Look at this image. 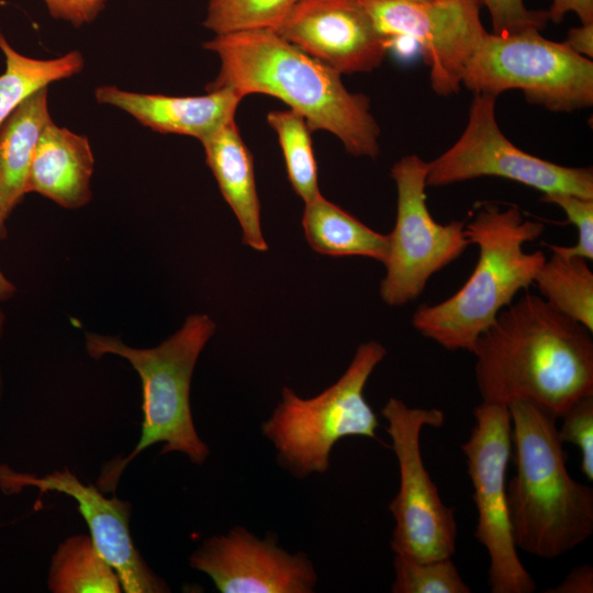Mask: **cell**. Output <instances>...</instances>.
Wrapping results in <instances>:
<instances>
[{
	"label": "cell",
	"mask_w": 593,
	"mask_h": 593,
	"mask_svg": "<svg viewBox=\"0 0 593 593\" xmlns=\"http://www.w3.org/2000/svg\"><path fill=\"white\" fill-rule=\"evenodd\" d=\"M475 424L462 444L478 511L474 532L489 558L492 593H532L536 583L523 566L515 546L506 499V469L512 450V422L505 405L481 402Z\"/></svg>",
	"instance_id": "11"
},
{
	"label": "cell",
	"mask_w": 593,
	"mask_h": 593,
	"mask_svg": "<svg viewBox=\"0 0 593 593\" xmlns=\"http://www.w3.org/2000/svg\"><path fill=\"white\" fill-rule=\"evenodd\" d=\"M216 328L206 314L189 315L169 338L153 348H134L116 336L86 334L88 354L99 359L107 354L126 359L137 371L143 390L142 434L126 458L105 465L97 481L103 492H114L123 469L141 451L164 443L161 454L179 451L201 466L210 455L198 435L190 407V387L197 360Z\"/></svg>",
	"instance_id": "5"
},
{
	"label": "cell",
	"mask_w": 593,
	"mask_h": 593,
	"mask_svg": "<svg viewBox=\"0 0 593 593\" xmlns=\"http://www.w3.org/2000/svg\"><path fill=\"white\" fill-rule=\"evenodd\" d=\"M563 43L574 53L592 59L593 57V23H585L569 30Z\"/></svg>",
	"instance_id": "33"
},
{
	"label": "cell",
	"mask_w": 593,
	"mask_h": 593,
	"mask_svg": "<svg viewBox=\"0 0 593 593\" xmlns=\"http://www.w3.org/2000/svg\"><path fill=\"white\" fill-rule=\"evenodd\" d=\"M393 593H470L450 558L417 560L394 552Z\"/></svg>",
	"instance_id": "26"
},
{
	"label": "cell",
	"mask_w": 593,
	"mask_h": 593,
	"mask_svg": "<svg viewBox=\"0 0 593 593\" xmlns=\"http://www.w3.org/2000/svg\"><path fill=\"white\" fill-rule=\"evenodd\" d=\"M591 334L540 295L524 293L499 313L472 351L482 402L525 401L560 418L593 394Z\"/></svg>",
	"instance_id": "1"
},
{
	"label": "cell",
	"mask_w": 593,
	"mask_h": 593,
	"mask_svg": "<svg viewBox=\"0 0 593 593\" xmlns=\"http://www.w3.org/2000/svg\"><path fill=\"white\" fill-rule=\"evenodd\" d=\"M203 47L220 59L206 91L231 88L243 98H278L301 114L311 132L335 135L347 153L376 158L380 126L363 93L347 90L340 74L282 38L272 30L215 35Z\"/></svg>",
	"instance_id": "2"
},
{
	"label": "cell",
	"mask_w": 593,
	"mask_h": 593,
	"mask_svg": "<svg viewBox=\"0 0 593 593\" xmlns=\"http://www.w3.org/2000/svg\"><path fill=\"white\" fill-rule=\"evenodd\" d=\"M94 156L86 135L51 120L44 127L31 164L27 193H38L65 209H79L92 198Z\"/></svg>",
	"instance_id": "17"
},
{
	"label": "cell",
	"mask_w": 593,
	"mask_h": 593,
	"mask_svg": "<svg viewBox=\"0 0 593 593\" xmlns=\"http://www.w3.org/2000/svg\"><path fill=\"white\" fill-rule=\"evenodd\" d=\"M26 486L37 488L41 494L51 491L65 493L77 502L96 548L116 572L124 592H169L166 583L147 567L134 547L128 527V502L115 496L105 497L97 485L83 484L68 468L35 477L0 466L2 491L16 493Z\"/></svg>",
	"instance_id": "14"
},
{
	"label": "cell",
	"mask_w": 593,
	"mask_h": 593,
	"mask_svg": "<svg viewBox=\"0 0 593 593\" xmlns=\"http://www.w3.org/2000/svg\"><path fill=\"white\" fill-rule=\"evenodd\" d=\"M387 349L376 340L360 344L339 379L311 399L291 388L261 423L262 435L272 443L279 466L298 479L323 474L329 468L331 451L347 436L378 439L379 421L363 396L366 383L384 359Z\"/></svg>",
	"instance_id": "6"
},
{
	"label": "cell",
	"mask_w": 593,
	"mask_h": 593,
	"mask_svg": "<svg viewBox=\"0 0 593 593\" xmlns=\"http://www.w3.org/2000/svg\"><path fill=\"white\" fill-rule=\"evenodd\" d=\"M201 144L220 191L240 225L243 243L257 251H266L268 244L261 230L254 159L235 120L202 139Z\"/></svg>",
	"instance_id": "18"
},
{
	"label": "cell",
	"mask_w": 593,
	"mask_h": 593,
	"mask_svg": "<svg viewBox=\"0 0 593 593\" xmlns=\"http://www.w3.org/2000/svg\"><path fill=\"white\" fill-rule=\"evenodd\" d=\"M541 200L561 208L570 223L578 230V240L573 246L546 244L552 251L562 256L593 259V199L573 193L555 192L544 194Z\"/></svg>",
	"instance_id": "27"
},
{
	"label": "cell",
	"mask_w": 593,
	"mask_h": 593,
	"mask_svg": "<svg viewBox=\"0 0 593 593\" xmlns=\"http://www.w3.org/2000/svg\"><path fill=\"white\" fill-rule=\"evenodd\" d=\"M410 1H426V0H410Z\"/></svg>",
	"instance_id": "35"
},
{
	"label": "cell",
	"mask_w": 593,
	"mask_h": 593,
	"mask_svg": "<svg viewBox=\"0 0 593 593\" xmlns=\"http://www.w3.org/2000/svg\"><path fill=\"white\" fill-rule=\"evenodd\" d=\"M275 32L340 75L377 69L391 45L362 0H299Z\"/></svg>",
	"instance_id": "15"
},
{
	"label": "cell",
	"mask_w": 593,
	"mask_h": 593,
	"mask_svg": "<svg viewBox=\"0 0 593 593\" xmlns=\"http://www.w3.org/2000/svg\"><path fill=\"white\" fill-rule=\"evenodd\" d=\"M267 122L278 136L288 178L294 192L304 203L320 195L311 130L304 118L289 109L270 111L267 114Z\"/></svg>",
	"instance_id": "24"
},
{
	"label": "cell",
	"mask_w": 593,
	"mask_h": 593,
	"mask_svg": "<svg viewBox=\"0 0 593 593\" xmlns=\"http://www.w3.org/2000/svg\"><path fill=\"white\" fill-rule=\"evenodd\" d=\"M189 562L221 593H312L317 583L306 553H291L275 536L261 539L242 526L206 538Z\"/></svg>",
	"instance_id": "13"
},
{
	"label": "cell",
	"mask_w": 593,
	"mask_h": 593,
	"mask_svg": "<svg viewBox=\"0 0 593 593\" xmlns=\"http://www.w3.org/2000/svg\"><path fill=\"white\" fill-rule=\"evenodd\" d=\"M362 2L383 36L418 44L436 94L460 91L466 64L488 33L480 19V0Z\"/></svg>",
	"instance_id": "12"
},
{
	"label": "cell",
	"mask_w": 593,
	"mask_h": 593,
	"mask_svg": "<svg viewBox=\"0 0 593 593\" xmlns=\"http://www.w3.org/2000/svg\"><path fill=\"white\" fill-rule=\"evenodd\" d=\"M55 593H120L114 569L99 553L91 537L71 536L57 548L48 574Z\"/></svg>",
	"instance_id": "22"
},
{
	"label": "cell",
	"mask_w": 593,
	"mask_h": 593,
	"mask_svg": "<svg viewBox=\"0 0 593 593\" xmlns=\"http://www.w3.org/2000/svg\"><path fill=\"white\" fill-rule=\"evenodd\" d=\"M486 8L491 22L492 33L508 34L525 30L540 31L548 21L546 11L527 9L524 0H480Z\"/></svg>",
	"instance_id": "29"
},
{
	"label": "cell",
	"mask_w": 593,
	"mask_h": 593,
	"mask_svg": "<svg viewBox=\"0 0 593 593\" xmlns=\"http://www.w3.org/2000/svg\"><path fill=\"white\" fill-rule=\"evenodd\" d=\"M546 12L548 20L555 23H560L570 12L575 13L582 24L593 23V0H552Z\"/></svg>",
	"instance_id": "31"
},
{
	"label": "cell",
	"mask_w": 593,
	"mask_h": 593,
	"mask_svg": "<svg viewBox=\"0 0 593 593\" xmlns=\"http://www.w3.org/2000/svg\"><path fill=\"white\" fill-rule=\"evenodd\" d=\"M462 85L495 97L518 89L529 103L572 112L593 104V61L535 29L488 32L466 64Z\"/></svg>",
	"instance_id": "7"
},
{
	"label": "cell",
	"mask_w": 593,
	"mask_h": 593,
	"mask_svg": "<svg viewBox=\"0 0 593 593\" xmlns=\"http://www.w3.org/2000/svg\"><path fill=\"white\" fill-rule=\"evenodd\" d=\"M4 70L0 75V126L22 101L43 87L70 78L85 67L83 55L70 51L59 57L42 59L18 52L0 32Z\"/></svg>",
	"instance_id": "21"
},
{
	"label": "cell",
	"mask_w": 593,
	"mask_h": 593,
	"mask_svg": "<svg viewBox=\"0 0 593 593\" xmlns=\"http://www.w3.org/2000/svg\"><path fill=\"white\" fill-rule=\"evenodd\" d=\"M465 227L479 249L473 271L451 296L416 309L412 326L447 350L472 353L499 313L534 283L546 257L539 250L525 251L524 244L537 239L545 225L525 220L516 205L488 203Z\"/></svg>",
	"instance_id": "4"
},
{
	"label": "cell",
	"mask_w": 593,
	"mask_h": 593,
	"mask_svg": "<svg viewBox=\"0 0 593 593\" xmlns=\"http://www.w3.org/2000/svg\"><path fill=\"white\" fill-rule=\"evenodd\" d=\"M428 161L415 154L391 168L396 192V219L388 234L389 249L380 296L389 306L417 299L433 275L451 264L471 244L463 221L440 224L426 204Z\"/></svg>",
	"instance_id": "9"
},
{
	"label": "cell",
	"mask_w": 593,
	"mask_h": 593,
	"mask_svg": "<svg viewBox=\"0 0 593 593\" xmlns=\"http://www.w3.org/2000/svg\"><path fill=\"white\" fill-rule=\"evenodd\" d=\"M534 283L548 304L593 332V272L586 259L552 253Z\"/></svg>",
	"instance_id": "23"
},
{
	"label": "cell",
	"mask_w": 593,
	"mask_h": 593,
	"mask_svg": "<svg viewBox=\"0 0 593 593\" xmlns=\"http://www.w3.org/2000/svg\"><path fill=\"white\" fill-rule=\"evenodd\" d=\"M516 472L506 485L517 549L552 559L593 533V490L571 478L556 418L525 401L508 406Z\"/></svg>",
	"instance_id": "3"
},
{
	"label": "cell",
	"mask_w": 593,
	"mask_h": 593,
	"mask_svg": "<svg viewBox=\"0 0 593 593\" xmlns=\"http://www.w3.org/2000/svg\"><path fill=\"white\" fill-rule=\"evenodd\" d=\"M52 120L48 87L25 98L0 126V225L27 193V178L36 145Z\"/></svg>",
	"instance_id": "19"
},
{
	"label": "cell",
	"mask_w": 593,
	"mask_h": 593,
	"mask_svg": "<svg viewBox=\"0 0 593 593\" xmlns=\"http://www.w3.org/2000/svg\"><path fill=\"white\" fill-rule=\"evenodd\" d=\"M496 98L473 93L463 132L446 152L428 161L426 187L500 177L544 194L566 192L593 199L592 168L558 165L518 148L497 124Z\"/></svg>",
	"instance_id": "10"
},
{
	"label": "cell",
	"mask_w": 593,
	"mask_h": 593,
	"mask_svg": "<svg viewBox=\"0 0 593 593\" xmlns=\"http://www.w3.org/2000/svg\"><path fill=\"white\" fill-rule=\"evenodd\" d=\"M547 593H592L593 569L582 564L572 569L557 586L547 590Z\"/></svg>",
	"instance_id": "32"
},
{
	"label": "cell",
	"mask_w": 593,
	"mask_h": 593,
	"mask_svg": "<svg viewBox=\"0 0 593 593\" xmlns=\"http://www.w3.org/2000/svg\"><path fill=\"white\" fill-rule=\"evenodd\" d=\"M54 18L80 27L92 23L108 0H42Z\"/></svg>",
	"instance_id": "30"
},
{
	"label": "cell",
	"mask_w": 593,
	"mask_h": 593,
	"mask_svg": "<svg viewBox=\"0 0 593 593\" xmlns=\"http://www.w3.org/2000/svg\"><path fill=\"white\" fill-rule=\"evenodd\" d=\"M299 0H209L203 25L215 35L277 31Z\"/></svg>",
	"instance_id": "25"
},
{
	"label": "cell",
	"mask_w": 593,
	"mask_h": 593,
	"mask_svg": "<svg viewBox=\"0 0 593 593\" xmlns=\"http://www.w3.org/2000/svg\"><path fill=\"white\" fill-rule=\"evenodd\" d=\"M560 418L558 429L562 443H569L581 452V471L593 481V394L578 400Z\"/></svg>",
	"instance_id": "28"
},
{
	"label": "cell",
	"mask_w": 593,
	"mask_h": 593,
	"mask_svg": "<svg viewBox=\"0 0 593 593\" xmlns=\"http://www.w3.org/2000/svg\"><path fill=\"white\" fill-rule=\"evenodd\" d=\"M304 204L302 226L313 250L334 257H368L383 264L388 235L371 230L322 194Z\"/></svg>",
	"instance_id": "20"
},
{
	"label": "cell",
	"mask_w": 593,
	"mask_h": 593,
	"mask_svg": "<svg viewBox=\"0 0 593 593\" xmlns=\"http://www.w3.org/2000/svg\"><path fill=\"white\" fill-rule=\"evenodd\" d=\"M7 236V228H3L0 225V238H4ZM15 286L3 275V272L0 269V334H1V326L3 323V314L1 311V304L9 300L13 294L15 293Z\"/></svg>",
	"instance_id": "34"
},
{
	"label": "cell",
	"mask_w": 593,
	"mask_h": 593,
	"mask_svg": "<svg viewBox=\"0 0 593 593\" xmlns=\"http://www.w3.org/2000/svg\"><path fill=\"white\" fill-rule=\"evenodd\" d=\"M98 103L124 111L139 124L163 134H180L200 142L235 120L243 97L231 88L206 91L202 96L176 97L144 93L112 85L94 90Z\"/></svg>",
	"instance_id": "16"
},
{
	"label": "cell",
	"mask_w": 593,
	"mask_h": 593,
	"mask_svg": "<svg viewBox=\"0 0 593 593\" xmlns=\"http://www.w3.org/2000/svg\"><path fill=\"white\" fill-rule=\"evenodd\" d=\"M381 414L388 422L400 470V488L389 504L395 522L391 548L417 560L451 558L457 539L455 510L443 503L421 452L423 428L440 427L444 412L410 407L390 398Z\"/></svg>",
	"instance_id": "8"
}]
</instances>
